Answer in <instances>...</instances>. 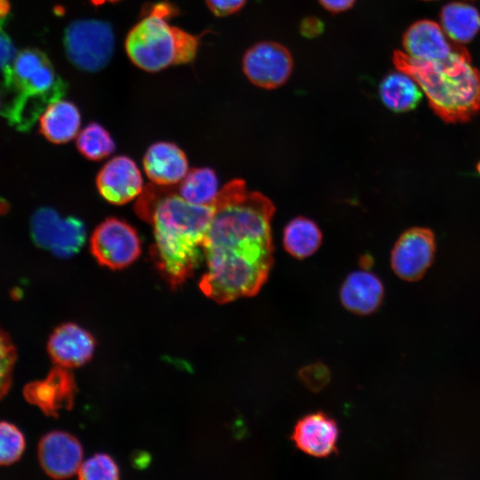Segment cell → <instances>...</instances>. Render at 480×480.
Wrapping results in <instances>:
<instances>
[{
    "instance_id": "obj_1",
    "label": "cell",
    "mask_w": 480,
    "mask_h": 480,
    "mask_svg": "<svg viewBox=\"0 0 480 480\" xmlns=\"http://www.w3.org/2000/svg\"><path fill=\"white\" fill-rule=\"evenodd\" d=\"M217 210L203 244L206 271L202 292L225 304L256 295L273 266L271 220L275 206L243 180L228 182L216 196Z\"/></svg>"
},
{
    "instance_id": "obj_2",
    "label": "cell",
    "mask_w": 480,
    "mask_h": 480,
    "mask_svg": "<svg viewBox=\"0 0 480 480\" xmlns=\"http://www.w3.org/2000/svg\"><path fill=\"white\" fill-rule=\"evenodd\" d=\"M216 210V198L208 204H194L168 186L153 183L143 188L134 211L152 227L149 254L171 288L180 287L204 259L203 244Z\"/></svg>"
},
{
    "instance_id": "obj_3",
    "label": "cell",
    "mask_w": 480,
    "mask_h": 480,
    "mask_svg": "<svg viewBox=\"0 0 480 480\" xmlns=\"http://www.w3.org/2000/svg\"><path fill=\"white\" fill-rule=\"evenodd\" d=\"M392 60L397 70L416 81L432 111L444 123H466L480 112V70L465 48L455 45L439 61H421L396 51Z\"/></svg>"
},
{
    "instance_id": "obj_4",
    "label": "cell",
    "mask_w": 480,
    "mask_h": 480,
    "mask_svg": "<svg viewBox=\"0 0 480 480\" xmlns=\"http://www.w3.org/2000/svg\"><path fill=\"white\" fill-rule=\"evenodd\" d=\"M2 73V92L6 101L0 114L20 132L29 131L43 112L61 100L68 89L47 54L36 48L17 52Z\"/></svg>"
},
{
    "instance_id": "obj_5",
    "label": "cell",
    "mask_w": 480,
    "mask_h": 480,
    "mask_svg": "<svg viewBox=\"0 0 480 480\" xmlns=\"http://www.w3.org/2000/svg\"><path fill=\"white\" fill-rule=\"evenodd\" d=\"M178 12L167 1L145 6L124 42L125 52L136 67L152 73L195 60L199 37L169 23Z\"/></svg>"
},
{
    "instance_id": "obj_6",
    "label": "cell",
    "mask_w": 480,
    "mask_h": 480,
    "mask_svg": "<svg viewBox=\"0 0 480 480\" xmlns=\"http://www.w3.org/2000/svg\"><path fill=\"white\" fill-rule=\"evenodd\" d=\"M63 45L69 61L85 72H97L110 61L115 36L109 23L95 19L76 20L66 28Z\"/></svg>"
},
{
    "instance_id": "obj_7",
    "label": "cell",
    "mask_w": 480,
    "mask_h": 480,
    "mask_svg": "<svg viewBox=\"0 0 480 480\" xmlns=\"http://www.w3.org/2000/svg\"><path fill=\"white\" fill-rule=\"evenodd\" d=\"M90 251L100 266L122 269L139 258L141 242L132 226L124 220L109 217L92 234Z\"/></svg>"
},
{
    "instance_id": "obj_8",
    "label": "cell",
    "mask_w": 480,
    "mask_h": 480,
    "mask_svg": "<svg viewBox=\"0 0 480 480\" xmlns=\"http://www.w3.org/2000/svg\"><path fill=\"white\" fill-rule=\"evenodd\" d=\"M436 252L434 231L426 227H412L400 235L391 250V268L404 281H419L432 266Z\"/></svg>"
},
{
    "instance_id": "obj_9",
    "label": "cell",
    "mask_w": 480,
    "mask_h": 480,
    "mask_svg": "<svg viewBox=\"0 0 480 480\" xmlns=\"http://www.w3.org/2000/svg\"><path fill=\"white\" fill-rule=\"evenodd\" d=\"M242 68L252 84L263 89H276L285 84L291 76L293 59L284 45L262 41L245 52Z\"/></svg>"
},
{
    "instance_id": "obj_10",
    "label": "cell",
    "mask_w": 480,
    "mask_h": 480,
    "mask_svg": "<svg viewBox=\"0 0 480 480\" xmlns=\"http://www.w3.org/2000/svg\"><path fill=\"white\" fill-rule=\"evenodd\" d=\"M76 393L74 375L65 367L55 365L44 380L28 383L23 389L27 402L37 406L46 416L72 409Z\"/></svg>"
},
{
    "instance_id": "obj_11",
    "label": "cell",
    "mask_w": 480,
    "mask_h": 480,
    "mask_svg": "<svg viewBox=\"0 0 480 480\" xmlns=\"http://www.w3.org/2000/svg\"><path fill=\"white\" fill-rule=\"evenodd\" d=\"M84 450L73 435L60 430L45 434L38 444V460L44 471L55 479L72 476L83 462Z\"/></svg>"
},
{
    "instance_id": "obj_12",
    "label": "cell",
    "mask_w": 480,
    "mask_h": 480,
    "mask_svg": "<svg viewBox=\"0 0 480 480\" xmlns=\"http://www.w3.org/2000/svg\"><path fill=\"white\" fill-rule=\"evenodd\" d=\"M140 172L128 156H115L107 162L96 177L100 196L108 203L121 205L139 196L143 188Z\"/></svg>"
},
{
    "instance_id": "obj_13",
    "label": "cell",
    "mask_w": 480,
    "mask_h": 480,
    "mask_svg": "<svg viewBox=\"0 0 480 480\" xmlns=\"http://www.w3.org/2000/svg\"><path fill=\"white\" fill-rule=\"evenodd\" d=\"M340 429L336 420L324 412H316L300 419L291 440L302 452L315 458H328L338 451Z\"/></svg>"
},
{
    "instance_id": "obj_14",
    "label": "cell",
    "mask_w": 480,
    "mask_h": 480,
    "mask_svg": "<svg viewBox=\"0 0 480 480\" xmlns=\"http://www.w3.org/2000/svg\"><path fill=\"white\" fill-rule=\"evenodd\" d=\"M96 341L90 332L74 323L54 329L47 341V351L55 365L68 369L85 364L94 353Z\"/></svg>"
},
{
    "instance_id": "obj_15",
    "label": "cell",
    "mask_w": 480,
    "mask_h": 480,
    "mask_svg": "<svg viewBox=\"0 0 480 480\" xmlns=\"http://www.w3.org/2000/svg\"><path fill=\"white\" fill-rule=\"evenodd\" d=\"M402 43L407 55L421 61L442 60L455 47L442 27L430 20H420L412 23L404 31Z\"/></svg>"
},
{
    "instance_id": "obj_16",
    "label": "cell",
    "mask_w": 480,
    "mask_h": 480,
    "mask_svg": "<svg viewBox=\"0 0 480 480\" xmlns=\"http://www.w3.org/2000/svg\"><path fill=\"white\" fill-rule=\"evenodd\" d=\"M385 291L381 280L367 269L351 272L340 289L342 306L351 313L367 316L380 307Z\"/></svg>"
},
{
    "instance_id": "obj_17",
    "label": "cell",
    "mask_w": 480,
    "mask_h": 480,
    "mask_svg": "<svg viewBox=\"0 0 480 480\" xmlns=\"http://www.w3.org/2000/svg\"><path fill=\"white\" fill-rule=\"evenodd\" d=\"M143 167L148 179L160 186L177 184L188 172L184 151L176 144L167 141L156 142L147 149Z\"/></svg>"
},
{
    "instance_id": "obj_18",
    "label": "cell",
    "mask_w": 480,
    "mask_h": 480,
    "mask_svg": "<svg viewBox=\"0 0 480 480\" xmlns=\"http://www.w3.org/2000/svg\"><path fill=\"white\" fill-rule=\"evenodd\" d=\"M81 114L71 101L59 100L52 103L39 117V131L49 141L63 144L78 133Z\"/></svg>"
},
{
    "instance_id": "obj_19",
    "label": "cell",
    "mask_w": 480,
    "mask_h": 480,
    "mask_svg": "<svg viewBox=\"0 0 480 480\" xmlns=\"http://www.w3.org/2000/svg\"><path fill=\"white\" fill-rule=\"evenodd\" d=\"M379 91L382 103L396 113L414 109L422 98V91L416 81L400 70L388 74L380 82Z\"/></svg>"
},
{
    "instance_id": "obj_20",
    "label": "cell",
    "mask_w": 480,
    "mask_h": 480,
    "mask_svg": "<svg viewBox=\"0 0 480 480\" xmlns=\"http://www.w3.org/2000/svg\"><path fill=\"white\" fill-rule=\"evenodd\" d=\"M440 26L452 42L466 44L480 31V13L469 4L452 2L440 12Z\"/></svg>"
},
{
    "instance_id": "obj_21",
    "label": "cell",
    "mask_w": 480,
    "mask_h": 480,
    "mask_svg": "<svg viewBox=\"0 0 480 480\" xmlns=\"http://www.w3.org/2000/svg\"><path fill=\"white\" fill-rule=\"evenodd\" d=\"M323 235L317 224L304 216L291 220L284 228L283 244L296 259L312 256L322 244Z\"/></svg>"
},
{
    "instance_id": "obj_22",
    "label": "cell",
    "mask_w": 480,
    "mask_h": 480,
    "mask_svg": "<svg viewBox=\"0 0 480 480\" xmlns=\"http://www.w3.org/2000/svg\"><path fill=\"white\" fill-rule=\"evenodd\" d=\"M168 187L183 200L194 204L212 203L220 191L216 173L208 167L193 168L179 183Z\"/></svg>"
},
{
    "instance_id": "obj_23",
    "label": "cell",
    "mask_w": 480,
    "mask_h": 480,
    "mask_svg": "<svg viewBox=\"0 0 480 480\" xmlns=\"http://www.w3.org/2000/svg\"><path fill=\"white\" fill-rule=\"evenodd\" d=\"M86 238L84 222L77 217L61 218L52 238L49 250L61 259L74 256L83 247Z\"/></svg>"
},
{
    "instance_id": "obj_24",
    "label": "cell",
    "mask_w": 480,
    "mask_h": 480,
    "mask_svg": "<svg viewBox=\"0 0 480 480\" xmlns=\"http://www.w3.org/2000/svg\"><path fill=\"white\" fill-rule=\"evenodd\" d=\"M76 148L87 159L101 160L110 156L116 148L109 132L98 123H90L77 135Z\"/></svg>"
},
{
    "instance_id": "obj_25",
    "label": "cell",
    "mask_w": 480,
    "mask_h": 480,
    "mask_svg": "<svg viewBox=\"0 0 480 480\" xmlns=\"http://www.w3.org/2000/svg\"><path fill=\"white\" fill-rule=\"evenodd\" d=\"M61 218L56 210L49 207L40 208L34 212L30 233L36 245L49 250L53 233Z\"/></svg>"
},
{
    "instance_id": "obj_26",
    "label": "cell",
    "mask_w": 480,
    "mask_h": 480,
    "mask_svg": "<svg viewBox=\"0 0 480 480\" xmlns=\"http://www.w3.org/2000/svg\"><path fill=\"white\" fill-rule=\"evenodd\" d=\"M25 447L26 441L21 431L12 423L0 421V466L19 460Z\"/></svg>"
},
{
    "instance_id": "obj_27",
    "label": "cell",
    "mask_w": 480,
    "mask_h": 480,
    "mask_svg": "<svg viewBox=\"0 0 480 480\" xmlns=\"http://www.w3.org/2000/svg\"><path fill=\"white\" fill-rule=\"evenodd\" d=\"M83 480H116L120 470L116 462L106 453H97L83 461L77 471Z\"/></svg>"
},
{
    "instance_id": "obj_28",
    "label": "cell",
    "mask_w": 480,
    "mask_h": 480,
    "mask_svg": "<svg viewBox=\"0 0 480 480\" xmlns=\"http://www.w3.org/2000/svg\"><path fill=\"white\" fill-rule=\"evenodd\" d=\"M16 359L15 346L10 335L0 326V399L12 386Z\"/></svg>"
},
{
    "instance_id": "obj_29",
    "label": "cell",
    "mask_w": 480,
    "mask_h": 480,
    "mask_svg": "<svg viewBox=\"0 0 480 480\" xmlns=\"http://www.w3.org/2000/svg\"><path fill=\"white\" fill-rule=\"evenodd\" d=\"M299 376L303 384L315 392L325 387L331 379L329 369L318 363L301 368Z\"/></svg>"
},
{
    "instance_id": "obj_30",
    "label": "cell",
    "mask_w": 480,
    "mask_h": 480,
    "mask_svg": "<svg viewBox=\"0 0 480 480\" xmlns=\"http://www.w3.org/2000/svg\"><path fill=\"white\" fill-rule=\"evenodd\" d=\"M247 0H205L210 11L218 17H226L240 11Z\"/></svg>"
},
{
    "instance_id": "obj_31",
    "label": "cell",
    "mask_w": 480,
    "mask_h": 480,
    "mask_svg": "<svg viewBox=\"0 0 480 480\" xmlns=\"http://www.w3.org/2000/svg\"><path fill=\"white\" fill-rule=\"evenodd\" d=\"M15 55V47L12 39L3 28H0V71L4 70Z\"/></svg>"
},
{
    "instance_id": "obj_32",
    "label": "cell",
    "mask_w": 480,
    "mask_h": 480,
    "mask_svg": "<svg viewBox=\"0 0 480 480\" xmlns=\"http://www.w3.org/2000/svg\"><path fill=\"white\" fill-rule=\"evenodd\" d=\"M323 22L315 17H309L302 20L300 32L307 37H314L323 32Z\"/></svg>"
},
{
    "instance_id": "obj_33",
    "label": "cell",
    "mask_w": 480,
    "mask_h": 480,
    "mask_svg": "<svg viewBox=\"0 0 480 480\" xmlns=\"http://www.w3.org/2000/svg\"><path fill=\"white\" fill-rule=\"evenodd\" d=\"M320 4L328 12L340 13L349 10L356 0H318Z\"/></svg>"
},
{
    "instance_id": "obj_34",
    "label": "cell",
    "mask_w": 480,
    "mask_h": 480,
    "mask_svg": "<svg viewBox=\"0 0 480 480\" xmlns=\"http://www.w3.org/2000/svg\"><path fill=\"white\" fill-rule=\"evenodd\" d=\"M12 17V6L9 0H0V28L6 25Z\"/></svg>"
},
{
    "instance_id": "obj_35",
    "label": "cell",
    "mask_w": 480,
    "mask_h": 480,
    "mask_svg": "<svg viewBox=\"0 0 480 480\" xmlns=\"http://www.w3.org/2000/svg\"><path fill=\"white\" fill-rule=\"evenodd\" d=\"M93 5L95 6H99V5H101V4H104L106 3H114V2H117L119 0H89Z\"/></svg>"
},
{
    "instance_id": "obj_36",
    "label": "cell",
    "mask_w": 480,
    "mask_h": 480,
    "mask_svg": "<svg viewBox=\"0 0 480 480\" xmlns=\"http://www.w3.org/2000/svg\"><path fill=\"white\" fill-rule=\"evenodd\" d=\"M476 168L477 172L480 174V160L477 162Z\"/></svg>"
},
{
    "instance_id": "obj_37",
    "label": "cell",
    "mask_w": 480,
    "mask_h": 480,
    "mask_svg": "<svg viewBox=\"0 0 480 480\" xmlns=\"http://www.w3.org/2000/svg\"><path fill=\"white\" fill-rule=\"evenodd\" d=\"M1 107H2V106H1V94H0V109H1Z\"/></svg>"
},
{
    "instance_id": "obj_38",
    "label": "cell",
    "mask_w": 480,
    "mask_h": 480,
    "mask_svg": "<svg viewBox=\"0 0 480 480\" xmlns=\"http://www.w3.org/2000/svg\"><path fill=\"white\" fill-rule=\"evenodd\" d=\"M427 1H428V0H427Z\"/></svg>"
}]
</instances>
